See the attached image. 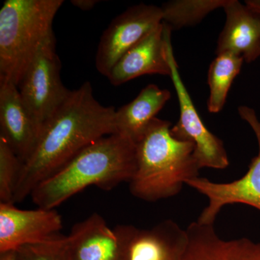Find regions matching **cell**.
I'll return each mask as SVG.
<instances>
[{"instance_id": "obj_17", "label": "cell", "mask_w": 260, "mask_h": 260, "mask_svg": "<svg viewBox=\"0 0 260 260\" xmlns=\"http://www.w3.org/2000/svg\"><path fill=\"white\" fill-rule=\"evenodd\" d=\"M244 59L233 53L218 54L208 70L210 95L207 102L209 112L217 114L223 109L236 77L240 73Z\"/></svg>"}, {"instance_id": "obj_3", "label": "cell", "mask_w": 260, "mask_h": 260, "mask_svg": "<svg viewBox=\"0 0 260 260\" xmlns=\"http://www.w3.org/2000/svg\"><path fill=\"white\" fill-rule=\"evenodd\" d=\"M170 121L155 117L136 143L137 167L129 182L138 199L155 202L179 194L188 181L199 177L194 146L171 134Z\"/></svg>"}, {"instance_id": "obj_8", "label": "cell", "mask_w": 260, "mask_h": 260, "mask_svg": "<svg viewBox=\"0 0 260 260\" xmlns=\"http://www.w3.org/2000/svg\"><path fill=\"white\" fill-rule=\"evenodd\" d=\"M162 23L160 7L134 5L116 16L103 32L95 55V68L108 77L114 65L143 38Z\"/></svg>"}, {"instance_id": "obj_9", "label": "cell", "mask_w": 260, "mask_h": 260, "mask_svg": "<svg viewBox=\"0 0 260 260\" xmlns=\"http://www.w3.org/2000/svg\"><path fill=\"white\" fill-rule=\"evenodd\" d=\"M135 226L118 225L114 229L96 213L72 228L66 237L70 260H126Z\"/></svg>"}, {"instance_id": "obj_15", "label": "cell", "mask_w": 260, "mask_h": 260, "mask_svg": "<svg viewBox=\"0 0 260 260\" xmlns=\"http://www.w3.org/2000/svg\"><path fill=\"white\" fill-rule=\"evenodd\" d=\"M187 242L186 229L170 219L151 229L135 227L126 260H181Z\"/></svg>"}, {"instance_id": "obj_6", "label": "cell", "mask_w": 260, "mask_h": 260, "mask_svg": "<svg viewBox=\"0 0 260 260\" xmlns=\"http://www.w3.org/2000/svg\"><path fill=\"white\" fill-rule=\"evenodd\" d=\"M241 118L246 121L255 133L259 153L252 159L249 170L244 177L229 183H216L207 178L197 177L186 182L205 195L209 200L197 221L203 225H214L220 210L227 205L245 204L260 211V121L254 109L248 107L238 109Z\"/></svg>"}, {"instance_id": "obj_21", "label": "cell", "mask_w": 260, "mask_h": 260, "mask_svg": "<svg viewBox=\"0 0 260 260\" xmlns=\"http://www.w3.org/2000/svg\"><path fill=\"white\" fill-rule=\"evenodd\" d=\"M99 0H73L72 5L83 11H89L93 9L95 5L100 3Z\"/></svg>"}, {"instance_id": "obj_2", "label": "cell", "mask_w": 260, "mask_h": 260, "mask_svg": "<svg viewBox=\"0 0 260 260\" xmlns=\"http://www.w3.org/2000/svg\"><path fill=\"white\" fill-rule=\"evenodd\" d=\"M136 167L135 142L119 134L108 135L83 148L39 184L30 197L38 208L55 209L88 186L109 191L129 183Z\"/></svg>"}, {"instance_id": "obj_10", "label": "cell", "mask_w": 260, "mask_h": 260, "mask_svg": "<svg viewBox=\"0 0 260 260\" xmlns=\"http://www.w3.org/2000/svg\"><path fill=\"white\" fill-rule=\"evenodd\" d=\"M62 219L55 209H19L0 203V253L42 244L59 234Z\"/></svg>"}, {"instance_id": "obj_22", "label": "cell", "mask_w": 260, "mask_h": 260, "mask_svg": "<svg viewBox=\"0 0 260 260\" xmlns=\"http://www.w3.org/2000/svg\"><path fill=\"white\" fill-rule=\"evenodd\" d=\"M245 4L260 14V0H246Z\"/></svg>"}, {"instance_id": "obj_4", "label": "cell", "mask_w": 260, "mask_h": 260, "mask_svg": "<svg viewBox=\"0 0 260 260\" xmlns=\"http://www.w3.org/2000/svg\"><path fill=\"white\" fill-rule=\"evenodd\" d=\"M63 0H6L0 10V81L18 86L44 44Z\"/></svg>"}, {"instance_id": "obj_23", "label": "cell", "mask_w": 260, "mask_h": 260, "mask_svg": "<svg viewBox=\"0 0 260 260\" xmlns=\"http://www.w3.org/2000/svg\"><path fill=\"white\" fill-rule=\"evenodd\" d=\"M0 260H15V251L0 253Z\"/></svg>"}, {"instance_id": "obj_13", "label": "cell", "mask_w": 260, "mask_h": 260, "mask_svg": "<svg viewBox=\"0 0 260 260\" xmlns=\"http://www.w3.org/2000/svg\"><path fill=\"white\" fill-rule=\"evenodd\" d=\"M226 20L217 43L216 54L230 52L246 63L260 57V14L238 0H227Z\"/></svg>"}, {"instance_id": "obj_1", "label": "cell", "mask_w": 260, "mask_h": 260, "mask_svg": "<svg viewBox=\"0 0 260 260\" xmlns=\"http://www.w3.org/2000/svg\"><path fill=\"white\" fill-rule=\"evenodd\" d=\"M116 109L94 97L89 82L72 90L57 112L43 126L37 144L24 162L13 203H20L39 184L64 167L93 142L116 134Z\"/></svg>"}, {"instance_id": "obj_20", "label": "cell", "mask_w": 260, "mask_h": 260, "mask_svg": "<svg viewBox=\"0 0 260 260\" xmlns=\"http://www.w3.org/2000/svg\"><path fill=\"white\" fill-rule=\"evenodd\" d=\"M15 260H70L66 236L59 234L47 242L22 246L15 251Z\"/></svg>"}, {"instance_id": "obj_7", "label": "cell", "mask_w": 260, "mask_h": 260, "mask_svg": "<svg viewBox=\"0 0 260 260\" xmlns=\"http://www.w3.org/2000/svg\"><path fill=\"white\" fill-rule=\"evenodd\" d=\"M167 54L171 79L175 88L180 109L179 121L171 128V134L178 140L193 143L194 158L200 169H225L229 166V160L223 142L208 129L193 104L179 74L173 51L172 37L168 39Z\"/></svg>"}, {"instance_id": "obj_14", "label": "cell", "mask_w": 260, "mask_h": 260, "mask_svg": "<svg viewBox=\"0 0 260 260\" xmlns=\"http://www.w3.org/2000/svg\"><path fill=\"white\" fill-rule=\"evenodd\" d=\"M188 242L181 260H260V242L248 238L225 240L214 225L193 222L186 229Z\"/></svg>"}, {"instance_id": "obj_5", "label": "cell", "mask_w": 260, "mask_h": 260, "mask_svg": "<svg viewBox=\"0 0 260 260\" xmlns=\"http://www.w3.org/2000/svg\"><path fill=\"white\" fill-rule=\"evenodd\" d=\"M61 68L54 36L41 48L18 84L20 96L41 132L72 92L61 82Z\"/></svg>"}, {"instance_id": "obj_11", "label": "cell", "mask_w": 260, "mask_h": 260, "mask_svg": "<svg viewBox=\"0 0 260 260\" xmlns=\"http://www.w3.org/2000/svg\"><path fill=\"white\" fill-rule=\"evenodd\" d=\"M172 29L162 23L116 62L107 78L114 86L145 75H171L167 43Z\"/></svg>"}, {"instance_id": "obj_18", "label": "cell", "mask_w": 260, "mask_h": 260, "mask_svg": "<svg viewBox=\"0 0 260 260\" xmlns=\"http://www.w3.org/2000/svg\"><path fill=\"white\" fill-rule=\"evenodd\" d=\"M227 0H172L160 7L162 22L172 30L194 26L208 14L223 8Z\"/></svg>"}, {"instance_id": "obj_12", "label": "cell", "mask_w": 260, "mask_h": 260, "mask_svg": "<svg viewBox=\"0 0 260 260\" xmlns=\"http://www.w3.org/2000/svg\"><path fill=\"white\" fill-rule=\"evenodd\" d=\"M40 133L18 86L10 82L0 81V138L23 164L34 152Z\"/></svg>"}, {"instance_id": "obj_19", "label": "cell", "mask_w": 260, "mask_h": 260, "mask_svg": "<svg viewBox=\"0 0 260 260\" xmlns=\"http://www.w3.org/2000/svg\"><path fill=\"white\" fill-rule=\"evenodd\" d=\"M23 165L9 145L0 138V203H13Z\"/></svg>"}, {"instance_id": "obj_16", "label": "cell", "mask_w": 260, "mask_h": 260, "mask_svg": "<svg viewBox=\"0 0 260 260\" xmlns=\"http://www.w3.org/2000/svg\"><path fill=\"white\" fill-rule=\"evenodd\" d=\"M171 99L167 89H161L154 84L143 88L138 96L129 104L116 110V134L137 142L148 124Z\"/></svg>"}]
</instances>
